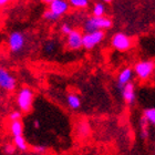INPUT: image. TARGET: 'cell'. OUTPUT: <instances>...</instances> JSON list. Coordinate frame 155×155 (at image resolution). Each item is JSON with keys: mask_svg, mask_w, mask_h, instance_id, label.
I'll list each match as a JSON object with an SVG mask.
<instances>
[{"mask_svg": "<svg viewBox=\"0 0 155 155\" xmlns=\"http://www.w3.org/2000/svg\"><path fill=\"white\" fill-rule=\"evenodd\" d=\"M32 124L35 129H40V122H39V120H35Z\"/></svg>", "mask_w": 155, "mask_h": 155, "instance_id": "cell-26", "label": "cell"}, {"mask_svg": "<svg viewBox=\"0 0 155 155\" xmlns=\"http://www.w3.org/2000/svg\"><path fill=\"white\" fill-rule=\"evenodd\" d=\"M143 116L145 117L151 125L155 126V107H147L143 111Z\"/></svg>", "mask_w": 155, "mask_h": 155, "instance_id": "cell-18", "label": "cell"}, {"mask_svg": "<svg viewBox=\"0 0 155 155\" xmlns=\"http://www.w3.org/2000/svg\"><path fill=\"white\" fill-rule=\"evenodd\" d=\"M33 91L30 87H22L18 91L16 97L17 107L23 113H29L33 104Z\"/></svg>", "mask_w": 155, "mask_h": 155, "instance_id": "cell-2", "label": "cell"}, {"mask_svg": "<svg viewBox=\"0 0 155 155\" xmlns=\"http://www.w3.org/2000/svg\"><path fill=\"white\" fill-rule=\"evenodd\" d=\"M111 45L120 52H125L132 47V39L124 32H116L111 38Z\"/></svg>", "mask_w": 155, "mask_h": 155, "instance_id": "cell-4", "label": "cell"}, {"mask_svg": "<svg viewBox=\"0 0 155 155\" xmlns=\"http://www.w3.org/2000/svg\"><path fill=\"white\" fill-rule=\"evenodd\" d=\"M112 26H113V22L107 17L91 16L83 22V31L93 32V31H99V30H107L112 28Z\"/></svg>", "mask_w": 155, "mask_h": 155, "instance_id": "cell-1", "label": "cell"}, {"mask_svg": "<svg viewBox=\"0 0 155 155\" xmlns=\"http://www.w3.org/2000/svg\"><path fill=\"white\" fill-rule=\"evenodd\" d=\"M102 1H104V2H111L112 0H102Z\"/></svg>", "mask_w": 155, "mask_h": 155, "instance_id": "cell-29", "label": "cell"}, {"mask_svg": "<svg viewBox=\"0 0 155 155\" xmlns=\"http://www.w3.org/2000/svg\"><path fill=\"white\" fill-rule=\"evenodd\" d=\"M135 73H134V69L131 68V67H126L123 70H121L116 78V85L120 90H122L123 87H125L126 84L132 82L133 78H134Z\"/></svg>", "mask_w": 155, "mask_h": 155, "instance_id": "cell-9", "label": "cell"}, {"mask_svg": "<svg viewBox=\"0 0 155 155\" xmlns=\"http://www.w3.org/2000/svg\"><path fill=\"white\" fill-rule=\"evenodd\" d=\"M121 93H122V99L123 101L125 102V104L127 105H133L134 102L136 100V93H135V87L133 82H130L123 87V89L121 90Z\"/></svg>", "mask_w": 155, "mask_h": 155, "instance_id": "cell-11", "label": "cell"}, {"mask_svg": "<svg viewBox=\"0 0 155 155\" xmlns=\"http://www.w3.org/2000/svg\"><path fill=\"white\" fill-rule=\"evenodd\" d=\"M43 18H45V20H47V21H50V22H54V21H57V20H59V18L60 17H58L55 13H53L51 11V10H47V11H45L43 12Z\"/></svg>", "mask_w": 155, "mask_h": 155, "instance_id": "cell-21", "label": "cell"}, {"mask_svg": "<svg viewBox=\"0 0 155 155\" xmlns=\"http://www.w3.org/2000/svg\"><path fill=\"white\" fill-rule=\"evenodd\" d=\"M134 73L141 81H145L151 78L155 70V62L152 60H142L136 62L134 67Z\"/></svg>", "mask_w": 155, "mask_h": 155, "instance_id": "cell-3", "label": "cell"}, {"mask_svg": "<svg viewBox=\"0 0 155 155\" xmlns=\"http://www.w3.org/2000/svg\"><path fill=\"white\" fill-rule=\"evenodd\" d=\"M105 11H107L105 5L103 2H97L94 3L93 8H92V16L102 17L105 15Z\"/></svg>", "mask_w": 155, "mask_h": 155, "instance_id": "cell-16", "label": "cell"}, {"mask_svg": "<svg viewBox=\"0 0 155 155\" xmlns=\"http://www.w3.org/2000/svg\"><path fill=\"white\" fill-rule=\"evenodd\" d=\"M60 30H61V32L63 33L64 36H68L69 33H70L72 30H73V28H72V27L70 26L69 23H63V25L61 26V29H60Z\"/></svg>", "mask_w": 155, "mask_h": 155, "instance_id": "cell-23", "label": "cell"}, {"mask_svg": "<svg viewBox=\"0 0 155 155\" xmlns=\"http://www.w3.org/2000/svg\"><path fill=\"white\" fill-rule=\"evenodd\" d=\"M25 43H26V38L20 31H13L9 35L8 45H9L10 51L13 53H19L25 48Z\"/></svg>", "mask_w": 155, "mask_h": 155, "instance_id": "cell-7", "label": "cell"}, {"mask_svg": "<svg viewBox=\"0 0 155 155\" xmlns=\"http://www.w3.org/2000/svg\"><path fill=\"white\" fill-rule=\"evenodd\" d=\"M67 47L70 50L77 51L83 48V33L80 30L73 29L67 36Z\"/></svg>", "mask_w": 155, "mask_h": 155, "instance_id": "cell-8", "label": "cell"}, {"mask_svg": "<svg viewBox=\"0 0 155 155\" xmlns=\"http://www.w3.org/2000/svg\"><path fill=\"white\" fill-rule=\"evenodd\" d=\"M70 3L68 0H54L49 5V10L55 13L58 17H61L69 11Z\"/></svg>", "mask_w": 155, "mask_h": 155, "instance_id": "cell-10", "label": "cell"}, {"mask_svg": "<svg viewBox=\"0 0 155 155\" xmlns=\"http://www.w3.org/2000/svg\"><path fill=\"white\" fill-rule=\"evenodd\" d=\"M9 0H0V6H3L5 3H7Z\"/></svg>", "mask_w": 155, "mask_h": 155, "instance_id": "cell-27", "label": "cell"}, {"mask_svg": "<svg viewBox=\"0 0 155 155\" xmlns=\"http://www.w3.org/2000/svg\"><path fill=\"white\" fill-rule=\"evenodd\" d=\"M149 121L144 116H142L141 120H140V126H141V135H142V139L144 140L149 137Z\"/></svg>", "mask_w": 155, "mask_h": 155, "instance_id": "cell-17", "label": "cell"}, {"mask_svg": "<svg viewBox=\"0 0 155 155\" xmlns=\"http://www.w3.org/2000/svg\"><path fill=\"white\" fill-rule=\"evenodd\" d=\"M70 6L77 9H85L90 5V0H68Z\"/></svg>", "mask_w": 155, "mask_h": 155, "instance_id": "cell-19", "label": "cell"}, {"mask_svg": "<svg viewBox=\"0 0 155 155\" xmlns=\"http://www.w3.org/2000/svg\"><path fill=\"white\" fill-rule=\"evenodd\" d=\"M67 104L71 110H79L82 105L80 97L75 93H69L67 95Z\"/></svg>", "mask_w": 155, "mask_h": 155, "instance_id": "cell-12", "label": "cell"}, {"mask_svg": "<svg viewBox=\"0 0 155 155\" xmlns=\"http://www.w3.org/2000/svg\"><path fill=\"white\" fill-rule=\"evenodd\" d=\"M10 133L12 134V136H19L23 134V123L21 122V120H17V121H11L10 123Z\"/></svg>", "mask_w": 155, "mask_h": 155, "instance_id": "cell-13", "label": "cell"}, {"mask_svg": "<svg viewBox=\"0 0 155 155\" xmlns=\"http://www.w3.org/2000/svg\"><path fill=\"white\" fill-rule=\"evenodd\" d=\"M104 37H105L104 30H99V31H93V32H84L83 48L87 50H92L103 41Z\"/></svg>", "mask_w": 155, "mask_h": 155, "instance_id": "cell-5", "label": "cell"}, {"mask_svg": "<svg viewBox=\"0 0 155 155\" xmlns=\"http://www.w3.org/2000/svg\"><path fill=\"white\" fill-rule=\"evenodd\" d=\"M55 48H57V45L53 40H49L45 43L43 45V51L47 53V54H51L55 51Z\"/></svg>", "mask_w": 155, "mask_h": 155, "instance_id": "cell-20", "label": "cell"}, {"mask_svg": "<svg viewBox=\"0 0 155 155\" xmlns=\"http://www.w3.org/2000/svg\"><path fill=\"white\" fill-rule=\"evenodd\" d=\"M10 121H17V120H21V111H12L9 114Z\"/></svg>", "mask_w": 155, "mask_h": 155, "instance_id": "cell-24", "label": "cell"}, {"mask_svg": "<svg viewBox=\"0 0 155 155\" xmlns=\"http://www.w3.org/2000/svg\"><path fill=\"white\" fill-rule=\"evenodd\" d=\"M2 149H3V152L8 155H13L17 151V147L15 146V144H10V143H6L2 146Z\"/></svg>", "mask_w": 155, "mask_h": 155, "instance_id": "cell-22", "label": "cell"}, {"mask_svg": "<svg viewBox=\"0 0 155 155\" xmlns=\"http://www.w3.org/2000/svg\"><path fill=\"white\" fill-rule=\"evenodd\" d=\"M45 3H48V5H50V3L52 2V1H54V0H42Z\"/></svg>", "mask_w": 155, "mask_h": 155, "instance_id": "cell-28", "label": "cell"}, {"mask_svg": "<svg viewBox=\"0 0 155 155\" xmlns=\"http://www.w3.org/2000/svg\"><path fill=\"white\" fill-rule=\"evenodd\" d=\"M13 144L17 147V150H19L21 152H26L27 150H28V144H27L23 135L15 136L13 137Z\"/></svg>", "mask_w": 155, "mask_h": 155, "instance_id": "cell-15", "label": "cell"}, {"mask_svg": "<svg viewBox=\"0 0 155 155\" xmlns=\"http://www.w3.org/2000/svg\"><path fill=\"white\" fill-rule=\"evenodd\" d=\"M17 81L8 70L0 67V89L7 92H11L16 89Z\"/></svg>", "mask_w": 155, "mask_h": 155, "instance_id": "cell-6", "label": "cell"}, {"mask_svg": "<svg viewBox=\"0 0 155 155\" xmlns=\"http://www.w3.org/2000/svg\"><path fill=\"white\" fill-rule=\"evenodd\" d=\"M33 151L39 155H43L48 151V149H47L45 145H36V146H33Z\"/></svg>", "mask_w": 155, "mask_h": 155, "instance_id": "cell-25", "label": "cell"}, {"mask_svg": "<svg viewBox=\"0 0 155 155\" xmlns=\"http://www.w3.org/2000/svg\"><path fill=\"white\" fill-rule=\"evenodd\" d=\"M77 132L81 137H85L90 134V125L87 121H81L78 123L77 126Z\"/></svg>", "mask_w": 155, "mask_h": 155, "instance_id": "cell-14", "label": "cell"}]
</instances>
